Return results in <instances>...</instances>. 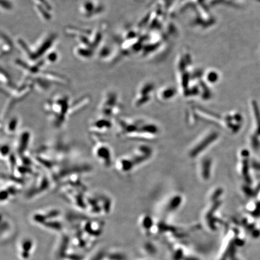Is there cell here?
Masks as SVG:
<instances>
[{
  "label": "cell",
  "instance_id": "obj_11",
  "mask_svg": "<svg viewBox=\"0 0 260 260\" xmlns=\"http://www.w3.org/2000/svg\"><path fill=\"white\" fill-rule=\"evenodd\" d=\"M253 132L250 136V144L255 151L260 148V112L256 107L253 109Z\"/></svg>",
  "mask_w": 260,
  "mask_h": 260
},
{
  "label": "cell",
  "instance_id": "obj_17",
  "mask_svg": "<svg viewBox=\"0 0 260 260\" xmlns=\"http://www.w3.org/2000/svg\"><path fill=\"white\" fill-rule=\"evenodd\" d=\"M32 248V242L31 240H25L21 244L22 252L21 257L23 259H28L30 256V252Z\"/></svg>",
  "mask_w": 260,
  "mask_h": 260
},
{
  "label": "cell",
  "instance_id": "obj_4",
  "mask_svg": "<svg viewBox=\"0 0 260 260\" xmlns=\"http://www.w3.org/2000/svg\"><path fill=\"white\" fill-rule=\"evenodd\" d=\"M91 136L93 157L103 168L109 169L114 166L113 153L111 146L101 136Z\"/></svg>",
  "mask_w": 260,
  "mask_h": 260
},
{
  "label": "cell",
  "instance_id": "obj_2",
  "mask_svg": "<svg viewBox=\"0 0 260 260\" xmlns=\"http://www.w3.org/2000/svg\"><path fill=\"white\" fill-rule=\"evenodd\" d=\"M56 40L57 36L51 34L31 47L21 39H19L17 44L21 48V50L24 52L25 56L28 58L29 62L35 63L44 59V57L52 51V47H54Z\"/></svg>",
  "mask_w": 260,
  "mask_h": 260
},
{
  "label": "cell",
  "instance_id": "obj_22",
  "mask_svg": "<svg viewBox=\"0 0 260 260\" xmlns=\"http://www.w3.org/2000/svg\"><path fill=\"white\" fill-rule=\"evenodd\" d=\"M68 258L71 260H81L82 256L79 255H71L68 256Z\"/></svg>",
  "mask_w": 260,
  "mask_h": 260
},
{
  "label": "cell",
  "instance_id": "obj_13",
  "mask_svg": "<svg viewBox=\"0 0 260 260\" xmlns=\"http://www.w3.org/2000/svg\"><path fill=\"white\" fill-rule=\"evenodd\" d=\"M20 124L21 121L18 116L11 117L5 123L3 126V132L6 136H14L17 134Z\"/></svg>",
  "mask_w": 260,
  "mask_h": 260
},
{
  "label": "cell",
  "instance_id": "obj_7",
  "mask_svg": "<svg viewBox=\"0 0 260 260\" xmlns=\"http://www.w3.org/2000/svg\"><path fill=\"white\" fill-rule=\"evenodd\" d=\"M114 125L113 120L96 115L89 123L90 135L102 136L111 131Z\"/></svg>",
  "mask_w": 260,
  "mask_h": 260
},
{
  "label": "cell",
  "instance_id": "obj_10",
  "mask_svg": "<svg viewBox=\"0 0 260 260\" xmlns=\"http://www.w3.org/2000/svg\"><path fill=\"white\" fill-rule=\"evenodd\" d=\"M31 134L27 129L22 130L18 133L15 143L14 151L18 157L27 155V152L30 147Z\"/></svg>",
  "mask_w": 260,
  "mask_h": 260
},
{
  "label": "cell",
  "instance_id": "obj_18",
  "mask_svg": "<svg viewBox=\"0 0 260 260\" xmlns=\"http://www.w3.org/2000/svg\"><path fill=\"white\" fill-rule=\"evenodd\" d=\"M70 242L69 238L67 236H65V237H63V239L62 240V242H61V245H60V251H59V256H64L65 253H66V251H65V249H66L68 247V243Z\"/></svg>",
  "mask_w": 260,
  "mask_h": 260
},
{
  "label": "cell",
  "instance_id": "obj_6",
  "mask_svg": "<svg viewBox=\"0 0 260 260\" xmlns=\"http://www.w3.org/2000/svg\"><path fill=\"white\" fill-rule=\"evenodd\" d=\"M54 183L50 175L46 173H39L36 175V178L31 186L26 191L25 197L28 200H35L44 194L53 187Z\"/></svg>",
  "mask_w": 260,
  "mask_h": 260
},
{
  "label": "cell",
  "instance_id": "obj_8",
  "mask_svg": "<svg viewBox=\"0 0 260 260\" xmlns=\"http://www.w3.org/2000/svg\"><path fill=\"white\" fill-rule=\"evenodd\" d=\"M105 9V6L96 0H85L80 6L79 13L84 18L91 19L102 15Z\"/></svg>",
  "mask_w": 260,
  "mask_h": 260
},
{
  "label": "cell",
  "instance_id": "obj_16",
  "mask_svg": "<svg viewBox=\"0 0 260 260\" xmlns=\"http://www.w3.org/2000/svg\"><path fill=\"white\" fill-rule=\"evenodd\" d=\"M217 137L216 133H212V135H210L209 137L205 138L203 141L200 142L199 145L196 146L195 148L193 149V151H191V155L195 156L198 155V153H199L201 151L204 150V148H206V146L209 145L211 142H212L214 139Z\"/></svg>",
  "mask_w": 260,
  "mask_h": 260
},
{
  "label": "cell",
  "instance_id": "obj_14",
  "mask_svg": "<svg viewBox=\"0 0 260 260\" xmlns=\"http://www.w3.org/2000/svg\"><path fill=\"white\" fill-rule=\"evenodd\" d=\"M95 52L92 49L80 45H77L74 49V53L76 56L84 60L92 58L95 54Z\"/></svg>",
  "mask_w": 260,
  "mask_h": 260
},
{
  "label": "cell",
  "instance_id": "obj_9",
  "mask_svg": "<svg viewBox=\"0 0 260 260\" xmlns=\"http://www.w3.org/2000/svg\"><path fill=\"white\" fill-rule=\"evenodd\" d=\"M21 182L14 177V180L6 181L2 184L1 191V203L6 204L14 198L20 192Z\"/></svg>",
  "mask_w": 260,
  "mask_h": 260
},
{
  "label": "cell",
  "instance_id": "obj_3",
  "mask_svg": "<svg viewBox=\"0 0 260 260\" xmlns=\"http://www.w3.org/2000/svg\"><path fill=\"white\" fill-rule=\"evenodd\" d=\"M86 206V210L92 215L109 214L112 211L113 200L110 194L104 191L87 192Z\"/></svg>",
  "mask_w": 260,
  "mask_h": 260
},
{
  "label": "cell",
  "instance_id": "obj_21",
  "mask_svg": "<svg viewBox=\"0 0 260 260\" xmlns=\"http://www.w3.org/2000/svg\"><path fill=\"white\" fill-rule=\"evenodd\" d=\"M105 256L106 255L105 252H100L98 253V254L94 256V257L91 260H102Z\"/></svg>",
  "mask_w": 260,
  "mask_h": 260
},
{
  "label": "cell",
  "instance_id": "obj_15",
  "mask_svg": "<svg viewBox=\"0 0 260 260\" xmlns=\"http://www.w3.org/2000/svg\"><path fill=\"white\" fill-rule=\"evenodd\" d=\"M14 49V44L8 36L2 34L1 37V56H6L11 53Z\"/></svg>",
  "mask_w": 260,
  "mask_h": 260
},
{
  "label": "cell",
  "instance_id": "obj_5",
  "mask_svg": "<svg viewBox=\"0 0 260 260\" xmlns=\"http://www.w3.org/2000/svg\"><path fill=\"white\" fill-rule=\"evenodd\" d=\"M121 107L118 93L115 91L110 90L105 94L101 100L97 115L114 120L121 112Z\"/></svg>",
  "mask_w": 260,
  "mask_h": 260
},
{
  "label": "cell",
  "instance_id": "obj_20",
  "mask_svg": "<svg viewBox=\"0 0 260 260\" xmlns=\"http://www.w3.org/2000/svg\"><path fill=\"white\" fill-rule=\"evenodd\" d=\"M107 258L110 260H122L123 256L119 253H110V254L107 255Z\"/></svg>",
  "mask_w": 260,
  "mask_h": 260
},
{
  "label": "cell",
  "instance_id": "obj_12",
  "mask_svg": "<svg viewBox=\"0 0 260 260\" xmlns=\"http://www.w3.org/2000/svg\"><path fill=\"white\" fill-rule=\"evenodd\" d=\"M114 166L116 170L121 174H128L136 168L131 158L127 156H121L115 161Z\"/></svg>",
  "mask_w": 260,
  "mask_h": 260
},
{
  "label": "cell",
  "instance_id": "obj_1",
  "mask_svg": "<svg viewBox=\"0 0 260 260\" xmlns=\"http://www.w3.org/2000/svg\"><path fill=\"white\" fill-rule=\"evenodd\" d=\"M85 108L81 98L73 100L70 95L58 93L48 99L44 105V110L49 121L56 128L63 127L71 116Z\"/></svg>",
  "mask_w": 260,
  "mask_h": 260
},
{
  "label": "cell",
  "instance_id": "obj_19",
  "mask_svg": "<svg viewBox=\"0 0 260 260\" xmlns=\"http://www.w3.org/2000/svg\"><path fill=\"white\" fill-rule=\"evenodd\" d=\"M1 5L2 8L6 11H11L13 8V5L9 0H2Z\"/></svg>",
  "mask_w": 260,
  "mask_h": 260
}]
</instances>
